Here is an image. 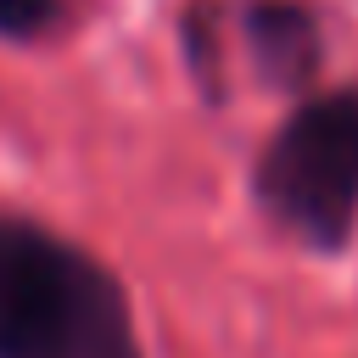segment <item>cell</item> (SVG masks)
I'll return each instance as SVG.
<instances>
[{
	"instance_id": "1",
	"label": "cell",
	"mask_w": 358,
	"mask_h": 358,
	"mask_svg": "<svg viewBox=\"0 0 358 358\" xmlns=\"http://www.w3.org/2000/svg\"><path fill=\"white\" fill-rule=\"evenodd\" d=\"M257 201L308 246H347L358 224V90L319 95L285 117L257 162Z\"/></svg>"
},
{
	"instance_id": "2",
	"label": "cell",
	"mask_w": 358,
	"mask_h": 358,
	"mask_svg": "<svg viewBox=\"0 0 358 358\" xmlns=\"http://www.w3.org/2000/svg\"><path fill=\"white\" fill-rule=\"evenodd\" d=\"M6 358H140L123 285L95 257L62 241Z\"/></svg>"
},
{
	"instance_id": "3",
	"label": "cell",
	"mask_w": 358,
	"mask_h": 358,
	"mask_svg": "<svg viewBox=\"0 0 358 358\" xmlns=\"http://www.w3.org/2000/svg\"><path fill=\"white\" fill-rule=\"evenodd\" d=\"M246 39H252V56L268 73V84H280V90H308L313 84L324 50H319V22H313L308 6L257 0L246 11Z\"/></svg>"
},
{
	"instance_id": "4",
	"label": "cell",
	"mask_w": 358,
	"mask_h": 358,
	"mask_svg": "<svg viewBox=\"0 0 358 358\" xmlns=\"http://www.w3.org/2000/svg\"><path fill=\"white\" fill-rule=\"evenodd\" d=\"M56 252H62L56 235H45V229H34L22 218H0V358H6L22 313L34 308Z\"/></svg>"
},
{
	"instance_id": "5",
	"label": "cell",
	"mask_w": 358,
	"mask_h": 358,
	"mask_svg": "<svg viewBox=\"0 0 358 358\" xmlns=\"http://www.w3.org/2000/svg\"><path fill=\"white\" fill-rule=\"evenodd\" d=\"M62 17V0H0V34L6 39H39Z\"/></svg>"
}]
</instances>
